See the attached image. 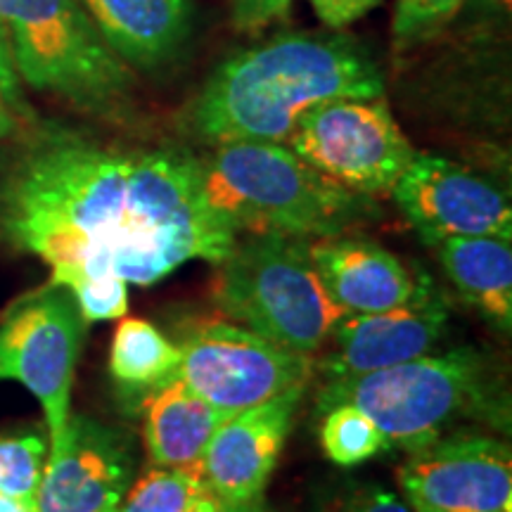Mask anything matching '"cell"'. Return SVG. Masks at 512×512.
Wrapping results in <instances>:
<instances>
[{"label":"cell","mask_w":512,"mask_h":512,"mask_svg":"<svg viewBox=\"0 0 512 512\" xmlns=\"http://www.w3.org/2000/svg\"><path fill=\"white\" fill-rule=\"evenodd\" d=\"M0 238L46 261L50 283L114 273L147 287L190 261L219 264L238 230L209 204L188 150L46 128L0 176Z\"/></svg>","instance_id":"6da1fadb"},{"label":"cell","mask_w":512,"mask_h":512,"mask_svg":"<svg viewBox=\"0 0 512 512\" xmlns=\"http://www.w3.org/2000/svg\"><path fill=\"white\" fill-rule=\"evenodd\" d=\"M384 98L377 62L351 36L285 34L211 74L188 126L202 143H287L306 112L332 100Z\"/></svg>","instance_id":"7a4b0ae2"},{"label":"cell","mask_w":512,"mask_h":512,"mask_svg":"<svg viewBox=\"0 0 512 512\" xmlns=\"http://www.w3.org/2000/svg\"><path fill=\"white\" fill-rule=\"evenodd\" d=\"M351 403L384 432L389 446L415 453L465 420L508 430L510 406L489 361L475 349L425 354L377 373L328 380L318 408Z\"/></svg>","instance_id":"3957f363"},{"label":"cell","mask_w":512,"mask_h":512,"mask_svg":"<svg viewBox=\"0 0 512 512\" xmlns=\"http://www.w3.org/2000/svg\"><path fill=\"white\" fill-rule=\"evenodd\" d=\"M211 207L235 230L325 238L368 219L370 197L339 188L287 143H223L202 159Z\"/></svg>","instance_id":"277c9868"},{"label":"cell","mask_w":512,"mask_h":512,"mask_svg":"<svg viewBox=\"0 0 512 512\" xmlns=\"http://www.w3.org/2000/svg\"><path fill=\"white\" fill-rule=\"evenodd\" d=\"M216 266L221 316L283 349L313 356L344 316L320 285L306 238L249 233Z\"/></svg>","instance_id":"5b68a950"},{"label":"cell","mask_w":512,"mask_h":512,"mask_svg":"<svg viewBox=\"0 0 512 512\" xmlns=\"http://www.w3.org/2000/svg\"><path fill=\"white\" fill-rule=\"evenodd\" d=\"M0 22L15 72L31 88L95 114L124 107L131 67L107 46L81 0H0Z\"/></svg>","instance_id":"8992f818"},{"label":"cell","mask_w":512,"mask_h":512,"mask_svg":"<svg viewBox=\"0 0 512 512\" xmlns=\"http://www.w3.org/2000/svg\"><path fill=\"white\" fill-rule=\"evenodd\" d=\"M176 347V377L228 415L306 389L316 368L313 356L278 347L228 318L190 325Z\"/></svg>","instance_id":"52a82bcc"},{"label":"cell","mask_w":512,"mask_h":512,"mask_svg":"<svg viewBox=\"0 0 512 512\" xmlns=\"http://www.w3.org/2000/svg\"><path fill=\"white\" fill-rule=\"evenodd\" d=\"M287 145L318 174L363 197L392 195L418 155L384 98L318 105L304 114Z\"/></svg>","instance_id":"ba28073f"},{"label":"cell","mask_w":512,"mask_h":512,"mask_svg":"<svg viewBox=\"0 0 512 512\" xmlns=\"http://www.w3.org/2000/svg\"><path fill=\"white\" fill-rule=\"evenodd\" d=\"M83 320L72 292L48 283L24 294L0 318V382L15 380L41 403L48 444H55L72 415Z\"/></svg>","instance_id":"9c48e42d"},{"label":"cell","mask_w":512,"mask_h":512,"mask_svg":"<svg viewBox=\"0 0 512 512\" xmlns=\"http://www.w3.org/2000/svg\"><path fill=\"white\" fill-rule=\"evenodd\" d=\"M396 477L413 512H512V453L491 434L441 437L408 453Z\"/></svg>","instance_id":"30bf717a"},{"label":"cell","mask_w":512,"mask_h":512,"mask_svg":"<svg viewBox=\"0 0 512 512\" xmlns=\"http://www.w3.org/2000/svg\"><path fill=\"white\" fill-rule=\"evenodd\" d=\"M392 195L430 245L448 238H512L508 195L446 157L415 155Z\"/></svg>","instance_id":"8fae6325"},{"label":"cell","mask_w":512,"mask_h":512,"mask_svg":"<svg viewBox=\"0 0 512 512\" xmlns=\"http://www.w3.org/2000/svg\"><path fill=\"white\" fill-rule=\"evenodd\" d=\"M136 472L133 444L117 427L69 415L36 494V512H105L119 508Z\"/></svg>","instance_id":"7c38bea8"},{"label":"cell","mask_w":512,"mask_h":512,"mask_svg":"<svg viewBox=\"0 0 512 512\" xmlns=\"http://www.w3.org/2000/svg\"><path fill=\"white\" fill-rule=\"evenodd\" d=\"M448 323L444 299L430 278L408 304L377 313L339 318L328 342L330 354L318 363L330 380L377 373L432 354Z\"/></svg>","instance_id":"4fadbf2b"},{"label":"cell","mask_w":512,"mask_h":512,"mask_svg":"<svg viewBox=\"0 0 512 512\" xmlns=\"http://www.w3.org/2000/svg\"><path fill=\"white\" fill-rule=\"evenodd\" d=\"M304 392L294 389L221 422L202 458V475L211 494L228 505L264 501Z\"/></svg>","instance_id":"5bb4252c"},{"label":"cell","mask_w":512,"mask_h":512,"mask_svg":"<svg viewBox=\"0 0 512 512\" xmlns=\"http://www.w3.org/2000/svg\"><path fill=\"white\" fill-rule=\"evenodd\" d=\"M309 254L325 294L344 316L396 309L411 302L425 283V275L413 278L399 256L354 235L313 238Z\"/></svg>","instance_id":"9a60e30c"},{"label":"cell","mask_w":512,"mask_h":512,"mask_svg":"<svg viewBox=\"0 0 512 512\" xmlns=\"http://www.w3.org/2000/svg\"><path fill=\"white\" fill-rule=\"evenodd\" d=\"M100 36L128 67L169 60L192 27L190 0H81Z\"/></svg>","instance_id":"2e32d148"},{"label":"cell","mask_w":512,"mask_h":512,"mask_svg":"<svg viewBox=\"0 0 512 512\" xmlns=\"http://www.w3.org/2000/svg\"><path fill=\"white\" fill-rule=\"evenodd\" d=\"M145 448L155 467L202 465L211 437L228 413L195 394L181 377L164 382L143 401Z\"/></svg>","instance_id":"e0dca14e"},{"label":"cell","mask_w":512,"mask_h":512,"mask_svg":"<svg viewBox=\"0 0 512 512\" xmlns=\"http://www.w3.org/2000/svg\"><path fill=\"white\" fill-rule=\"evenodd\" d=\"M437 247L451 283L498 330L512 328V247L505 238H448Z\"/></svg>","instance_id":"ac0fdd59"},{"label":"cell","mask_w":512,"mask_h":512,"mask_svg":"<svg viewBox=\"0 0 512 512\" xmlns=\"http://www.w3.org/2000/svg\"><path fill=\"white\" fill-rule=\"evenodd\" d=\"M176 342H171L150 320L121 318L114 330L110 373L117 384L131 392H155L178 373Z\"/></svg>","instance_id":"d6986e66"},{"label":"cell","mask_w":512,"mask_h":512,"mask_svg":"<svg viewBox=\"0 0 512 512\" xmlns=\"http://www.w3.org/2000/svg\"><path fill=\"white\" fill-rule=\"evenodd\" d=\"M320 446L339 467L361 465L392 448L380 427L351 403L325 408L320 422Z\"/></svg>","instance_id":"ffe728a7"},{"label":"cell","mask_w":512,"mask_h":512,"mask_svg":"<svg viewBox=\"0 0 512 512\" xmlns=\"http://www.w3.org/2000/svg\"><path fill=\"white\" fill-rule=\"evenodd\" d=\"M209 491L202 465L197 467H155L136 484L128 486L117 512H185Z\"/></svg>","instance_id":"44dd1931"},{"label":"cell","mask_w":512,"mask_h":512,"mask_svg":"<svg viewBox=\"0 0 512 512\" xmlns=\"http://www.w3.org/2000/svg\"><path fill=\"white\" fill-rule=\"evenodd\" d=\"M48 437L41 432H12L0 437V494L36 505L38 486L48 463Z\"/></svg>","instance_id":"7402d4cb"},{"label":"cell","mask_w":512,"mask_h":512,"mask_svg":"<svg viewBox=\"0 0 512 512\" xmlns=\"http://www.w3.org/2000/svg\"><path fill=\"white\" fill-rule=\"evenodd\" d=\"M465 0H394L392 34L399 50L430 41L458 15Z\"/></svg>","instance_id":"603a6c76"},{"label":"cell","mask_w":512,"mask_h":512,"mask_svg":"<svg viewBox=\"0 0 512 512\" xmlns=\"http://www.w3.org/2000/svg\"><path fill=\"white\" fill-rule=\"evenodd\" d=\"M72 292L76 306L86 323L93 320L124 318L128 311V283L114 273L76 275L64 283Z\"/></svg>","instance_id":"cb8c5ba5"},{"label":"cell","mask_w":512,"mask_h":512,"mask_svg":"<svg viewBox=\"0 0 512 512\" xmlns=\"http://www.w3.org/2000/svg\"><path fill=\"white\" fill-rule=\"evenodd\" d=\"M323 512H411V508L380 484H354L332 498Z\"/></svg>","instance_id":"d4e9b609"},{"label":"cell","mask_w":512,"mask_h":512,"mask_svg":"<svg viewBox=\"0 0 512 512\" xmlns=\"http://www.w3.org/2000/svg\"><path fill=\"white\" fill-rule=\"evenodd\" d=\"M233 24L242 34H259L278 19L290 15L292 0H230Z\"/></svg>","instance_id":"484cf974"},{"label":"cell","mask_w":512,"mask_h":512,"mask_svg":"<svg viewBox=\"0 0 512 512\" xmlns=\"http://www.w3.org/2000/svg\"><path fill=\"white\" fill-rule=\"evenodd\" d=\"M325 27L344 29L373 12L382 0H309Z\"/></svg>","instance_id":"4316f807"},{"label":"cell","mask_w":512,"mask_h":512,"mask_svg":"<svg viewBox=\"0 0 512 512\" xmlns=\"http://www.w3.org/2000/svg\"><path fill=\"white\" fill-rule=\"evenodd\" d=\"M0 98L15 117L17 114H29L27 102L22 100V91H19V76L15 72V64H12L10 41L3 22H0Z\"/></svg>","instance_id":"83f0119b"},{"label":"cell","mask_w":512,"mask_h":512,"mask_svg":"<svg viewBox=\"0 0 512 512\" xmlns=\"http://www.w3.org/2000/svg\"><path fill=\"white\" fill-rule=\"evenodd\" d=\"M242 505H228L223 503L219 496H214L211 491H204V494L197 498L195 503L190 505L185 512H240Z\"/></svg>","instance_id":"f1b7e54d"},{"label":"cell","mask_w":512,"mask_h":512,"mask_svg":"<svg viewBox=\"0 0 512 512\" xmlns=\"http://www.w3.org/2000/svg\"><path fill=\"white\" fill-rule=\"evenodd\" d=\"M0 512H36V505L0 494Z\"/></svg>","instance_id":"f546056e"},{"label":"cell","mask_w":512,"mask_h":512,"mask_svg":"<svg viewBox=\"0 0 512 512\" xmlns=\"http://www.w3.org/2000/svg\"><path fill=\"white\" fill-rule=\"evenodd\" d=\"M17 131V117L0 102V138H8Z\"/></svg>","instance_id":"4dcf8cb0"},{"label":"cell","mask_w":512,"mask_h":512,"mask_svg":"<svg viewBox=\"0 0 512 512\" xmlns=\"http://www.w3.org/2000/svg\"><path fill=\"white\" fill-rule=\"evenodd\" d=\"M240 512H271V510H266L264 501H261V503H254V505H242Z\"/></svg>","instance_id":"1f68e13d"},{"label":"cell","mask_w":512,"mask_h":512,"mask_svg":"<svg viewBox=\"0 0 512 512\" xmlns=\"http://www.w3.org/2000/svg\"><path fill=\"white\" fill-rule=\"evenodd\" d=\"M105 512H117V508H114V510H105Z\"/></svg>","instance_id":"d6a6232c"},{"label":"cell","mask_w":512,"mask_h":512,"mask_svg":"<svg viewBox=\"0 0 512 512\" xmlns=\"http://www.w3.org/2000/svg\"><path fill=\"white\" fill-rule=\"evenodd\" d=\"M0 102H3V98H0Z\"/></svg>","instance_id":"836d02e7"}]
</instances>
